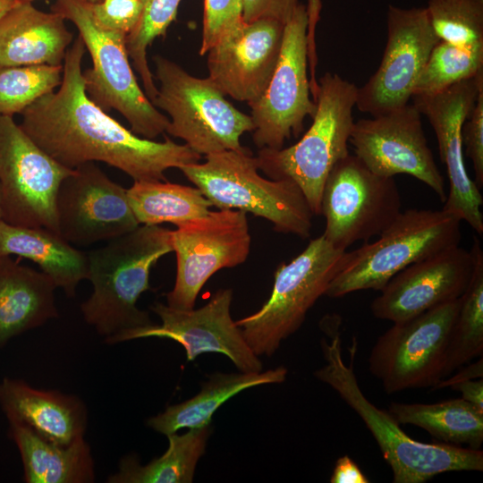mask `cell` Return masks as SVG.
<instances>
[{"instance_id": "cell-18", "label": "cell", "mask_w": 483, "mask_h": 483, "mask_svg": "<svg viewBox=\"0 0 483 483\" xmlns=\"http://www.w3.org/2000/svg\"><path fill=\"white\" fill-rule=\"evenodd\" d=\"M481 89L483 72L436 94L411 97L413 105L430 123L446 166L449 191L442 209L465 221L479 235L483 233V198L465 167L462 127Z\"/></svg>"}, {"instance_id": "cell-34", "label": "cell", "mask_w": 483, "mask_h": 483, "mask_svg": "<svg viewBox=\"0 0 483 483\" xmlns=\"http://www.w3.org/2000/svg\"><path fill=\"white\" fill-rule=\"evenodd\" d=\"M425 9L439 40L463 48L483 47V0H428Z\"/></svg>"}, {"instance_id": "cell-29", "label": "cell", "mask_w": 483, "mask_h": 483, "mask_svg": "<svg viewBox=\"0 0 483 483\" xmlns=\"http://www.w3.org/2000/svg\"><path fill=\"white\" fill-rule=\"evenodd\" d=\"M390 414L399 424L423 428L445 444L479 450L483 442V411L462 398L435 403L391 402Z\"/></svg>"}, {"instance_id": "cell-32", "label": "cell", "mask_w": 483, "mask_h": 483, "mask_svg": "<svg viewBox=\"0 0 483 483\" xmlns=\"http://www.w3.org/2000/svg\"><path fill=\"white\" fill-rule=\"evenodd\" d=\"M483 72V47L463 48L438 40L419 75L412 96L441 92Z\"/></svg>"}, {"instance_id": "cell-19", "label": "cell", "mask_w": 483, "mask_h": 483, "mask_svg": "<svg viewBox=\"0 0 483 483\" xmlns=\"http://www.w3.org/2000/svg\"><path fill=\"white\" fill-rule=\"evenodd\" d=\"M232 289H219L197 309H178L155 302L150 309L161 324L131 331L119 343L147 337L171 339L184 348L189 361L205 352H217L227 356L240 371L260 372L262 362L232 319Z\"/></svg>"}, {"instance_id": "cell-38", "label": "cell", "mask_w": 483, "mask_h": 483, "mask_svg": "<svg viewBox=\"0 0 483 483\" xmlns=\"http://www.w3.org/2000/svg\"><path fill=\"white\" fill-rule=\"evenodd\" d=\"M462 142L473 164L475 183L483 186V89L462 127Z\"/></svg>"}, {"instance_id": "cell-24", "label": "cell", "mask_w": 483, "mask_h": 483, "mask_svg": "<svg viewBox=\"0 0 483 483\" xmlns=\"http://www.w3.org/2000/svg\"><path fill=\"white\" fill-rule=\"evenodd\" d=\"M52 279L0 256V348L12 338L58 317Z\"/></svg>"}, {"instance_id": "cell-12", "label": "cell", "mask_w": 483, "mask_h": 483, "mask_svg": "<svg viewBox=\"0 0 483 483\" xmlns=\"http://www.w3.org/2000/svg\"><path fill=\"white\" fill-rule=\"evenodd\" d=\"M67 168L41 149L13 120L0 114L2 219L58 233L55 199Z\"/></svg>"}, {"instance_id": "cell-28", "label": "cell", "mask_w": 483, "mask_h": 483, "mask_svg": "<svg viewBox=\"0 0 483 483\" xmlns=\"http://www.w3.org/2000/svg\"><path fill=\"white\" fill-rule=\"evenodd\" d=\"M210 425L189 428L186 433L166 436L168 447L159 457L140 464L134 454L119 462L118 470L107 479L109 483H191L211 435Z\"/></svg>"}, {"instance_id": "cell-10", "label": "cell", "mask_w": 483, "mask_h": 483, "mask_svg": "<svg viewBox=\"0 0 483 483\" xmlns=\"http://www.w3.org/2000/svg\"><path fill=\"white\" fill-rule=\"evenodd\" d=\"M461 297L394 323L377 338L369 354V368L386 394L433 388L443 380Z\"/></svg>"}, {"instance_id": "cell-22", "label": "cell", "mask_w": 483, "mask_h": 483, "mask_svg": "<svg viewBox=\"0 0 483 483\" xmlns=\"http://www.w3.org/2000/svg\"><path fill=\"white\" fill-rule=\"evenodd\" d=\"M0 407L8 422L23 425L45 440L66 445L84 437L87 408L76 395L4 377L0 382Z\"/></svg>"}, {"instance_id": "cell-30", "label": "cell", "mask_w": 483, "mask_h": 483, "mask_svg": "<svg viewBox=\"0 0 483 483\" xmlns=\"http://www.w3.org/2000/svg\"><path fill=\"white\" fill-rule=\"evenodd\" d=\"M127 196L140 225L171 223L179 227L208 215L213 206L199 188L166 180L134 181Z\"/></svg>"}, {"instance_id": "cell-35", "label": "cell", "mask_w": 483, "mask_h": 483, "mask_svg": "<svg viewBox=\"0 0 483 483\" xmlns=\"http://www.w3.org/2000/svg\"><path fill=\"white\" fill-rule=\"evenodd\" d=\"M63 65L0 67V114H21L41 97L60 86Z\"/></svg>"}, {"instance_id": "cell-36", "label": "cell", "mask_w": 483, "mask_h": 483, "mask_svg": "<svg viewBox=\"0 0 483 483\" xmlns=\"http://www.w3.org/2000/svg\"><path fill=\"white\" fill-rule=\"evenodd\" d=\"M244 24L242 0H204L203 30L199 55Z\"/></svg>"}, {"instance_id": "cell-25", "label": "cell", "mask_w": 483, "mask_h": 483, "mask_svg": "<svg viewBox=\"0 0 483 483\" xmlns=\"http://www.w3.org/2000/svg\"><path fill=\"white\" fill-rule=\"evenodd\" d=\"M32 260L67 297L87 279V253L73 248L60 234L45 227L13 225L0 219V256Z\"/></svg>"}, {"instance_id": "cell-13", "label": "cell", "mask_w": 483, "mask_h": 483, "mask_svg": "<svg viewBox=\"0 0 483 483\" xmlns=\"http://www.w3.org/2000/svg\"><path fill=\"white\" fill-rule=\"evenodd\" d=\"M308 23L306 5L299 3L284 26L280 55L267 89L248 104L253 142L259 148H283L292 134L301 132L306 116L315 114L308 77Z\"/></svg>"}, {"instance_id": "cell-23", "label": "cell", "mask_w": 483, "mask_h": 483, "mask_svg": "<svg viewBox=\"0 0 483 483\" xmlns=\"http://www.w3.org/2000/svg\"><path fill=\"white\" fill-rule=\"evenodd\" d=\"M58 13L18 3L0 20V67L64 64L73 35Z\"/></svg>"}, {"instance_id": "cell-6", "label": "cell", "mask_w": 483, "mask_h": 483, "mask_svg": "<svg viewBox=\"0 0 483 483\" xmlns=\"http://www.w3.org/2000/svg\"><path fill=\"white\" fill-rule=\"evenodd\" d=\"M461 222L443 209L401 212L377 240L345 250L325 295L339 298L360 290L381 291L410 265L459 245Z\"/></svg>"}, {"instance_id": "cell-20", "label": "cell", "mask_w": 483, "mask_h": 483, "mask_svg": "<svg viewBox=\"0 0 483 483\" xmlns=\"http://www.w3.org/2000/svg\"><path fill=\"white\" fill-rule=\"evenodd\" d=\"M474 268L470 250L450 247L396 274L374 299V317L393 323L407 320L460 298Z\"/></svg>"}, {"instance_id": "cell-43", "label": "cell", "mask_w": 483, "mask_h": 483, "mask_svg": "<svg viewBox=\"0 0 483 483\" xmlns=\"http://www.w3.org/2000/svg\"><path fill=\"white\" fill-rule=\"evenodd\" d=\"M322 9L321 0H308L306 5L307 14H308V33L310 36L316 34V27L318 21L320 19V12Z\"/></svg>"}, {"instance_id": "cell-14", "label": "cell", "mask_w": 483, "mask_h": 483, "mask_svg": "<svg viewBox=\"0 0 483 483\" xmlns=\"http://www.w3.org/2000/svg\"><path fill=\"white\" fill-rule=\"evenodd\" d=\"M250 242L246 213L237 209L210 211L172 231L176 275L166 293L167 305L193 309L200 290L216 272L245 262Z\"/></svg>"}, {"instance_id": "cell-4", "label": "cell", "mask_w": 483, "mask_h": 483, "mask_svg": "<svg viewBox=\"0 0 483 483\" xmlns=\"http://www.w3.org/2000/svg\"><path fill=\"white\" fill-rule=\"evenodd\" d=\"M356 94L353 83L337 73H325L318 80L312 123L301 140L288 148H259L255 157L258 170L270 179L293 182L313 215L321 214L323 188L329 173L349 154Z\"/></svg>"}, {"instance_id": "cell-31", "label": "cell", "mask_w": 483, "mask_h": 483, "mask_svg": "<svg viewBox=\"0 0 483 483\" xmlns=\"http://www.w3.org/2000/svg\"><path fill=\"white\" fill-rule=\"evenodd\" d=\"M474 268L452 331L443 379L483 353V251L474 238Z\"/></svg>"}, {"instance_id": "cell-45", "label": "cell", "mask_w": 483, "mask_h": 483, "mask_svg": "<svg viewBox=\"0 0 483 483\" xmlns=\"http://www.w3.org/2000/svg\"><path fill=\"white\" fill-rule=\"evenodd\" d=\"M0 219H2V195H1V187H0Z\"/></svg>"}, {"instance_id": "cell-9", "label": "cell", "mask_w": 483, "mask_h": 483, "mask_svg": "<svg viewBox=\"0 0 483 483\" xmlns=\"http://www.w3.org/2000/svg\"><path fill=\"white\" fill-rule=\"evenodd\" d=\"M344 252L322 234L277 267L268 300L257 312L235 321L256 355H273L301 326L308 311L325 295Z\"/></svg>"}, {"instance_id": "cell-41", "label": "cell", "mask_w": 483, "mask_h": 483, "mask_svg": "<svg viewBox=\"0 0 483 483\" xmlns=\"http://www.w3.org/2000/svg\"><path fill=\"white\" fill-rule=\"evenodd\" d=\"M450 388L459 391L463 400L483 411V379H470L456 383Z\"/></svg>"}, {"instance_id": "cell-21", "label": "cell", "mask_w": 483, "mask_h": 483, "mask_svg": "<svg viewBox=\"0 0 483 483\" xmlns=\"http://www.w3.org/2000/svg\"><path fill=\"white\" fill-rule=\"evenodd\" d=\"M284 26L270 19L244 22L206 53L208 78L225 96L248 104L258 99L277 64Z\"/></svg>"}, {"instance_id": "cell-1", "label": "cell", "mask_w": 483, "mask_h": 483, "mask_svg": "<svg viewBox=\"0 0 483 483\" xmlns=\"http://www.w3.org/2000/svg\"><path fill=\"white\" fill-rule=\"evenodd\" d=\"M85 52L78 35L66 52L59 89L21 114V127L41 149L67 168L103 162L133 181H165L167 169L199 162L186 144L141 138L92 102L82 77Z\"/></svg>"}, {"instance_id": "cell-42", "label": "cell", "mask_w": 483, "mask_h": 483, "mask_svg": "<svg viewBox=\"0 0 483 483\" xmlns=\"http://www.w3.org/2000/svg\"><path fill=\"white\" fill-rule=\"evenodd\" d=\"M483 376V360L482 357L476 362L468 365L462 369L460 372L454 374L448 379H443L438 382L432 389H440L445 387H450L453 385L470 379L482 378Z\"/></svg>"}, {"instance_id": "cell-46", "label": "cell", "mask_w": 483, "mask_h": 483, "mask_svg": "<svg viewBox=\"0 0 483 483\" xmlns=\"http://www.w3.org/2000/svg\"><path fill=\"white\" fill-rule=\"evenodd\" d=\"M18 1L32 2L33 0H18ZM86 1H89V2H91V3H98V2H100L101 0H86Z\"/></svg>"}, {"instance_id": "cell-17", "label": "cell", "mask_w": 483, "mask_h": 483, "mask_svg": "<svg viewBox=\"0 0 483 483\" xmlns=\"http://www.w3.org/2000/svg\"><path fill=\"white\" fill-rule=\"evenodd\" d=\"M55 210L59 234L80 246L108 242L140 225L127 189L113 182L94 162L79 165L63 180Z\"/></svg>"}, {"instance_id": "cell-37", "label": "cell", "mask_w": 483, "mask_h": 483, "mask_svg": "<svg viewBox=\"0 0 483 483\" xmlns=\"http://www.w3.org/2000/svg\"><path fill=\"white\" fill-rule=\"evenodd\" d=\"M93 21L100 28L128 35L137 24L141 0H101L90 3Z\"/></svg>"}, {"instance_id": "cell-8", "label": "cell", "mask_w": 483, "mask_h": 483, "mask_svg": "<svg viewBox=\"0 0 483 483\" xmlns=\"http://www.w3.org/2000/svg\"><path fill=\"white\" fill-rule=\"evenodd\" d=\"M159 82L152 104L169 115L165 132L204 156L241 150V137L254 130L250 115L235 108L208 78H197L176 63L155 55Z\"/></svg>"}, {"instance_id": "cell-15", "label": "cell", "mask_w": 483, "mask_h": 483, "mask_svg": "<svg viewBox=\"0 0 483 483\" xmlns=\"http://www.w3.org/2000/svg\"><path fill=\"white\" fill-rule=\"evenodd\" d=\"M387 39L377 70L357 88L355 106L371 116L407 104L434 46L438 42L425 7L388 5Z\"/></svg>"}, {"instance_id": "cell-3", "label": "cell", "mask_w": 483, "mask_h": 483, "mask_svg": "<svg viewBox=\"0 0 483 483\" xmlns=\"http://www.w3.org/2000/svg\"><path fill=\"white\" fill-rule=\"evenodd\" d=\"M326 332L331 336L329 341L322 338L320 343L326 365L314 376L336 391L363 420L392 470L394 483H424L445 472L483 470L480 449L421 443L408 436L388 411L376 407L362 393L353 370L356 343L346 364L338 325L335 330Z\"/></svg>"}, {"instance_id": "cell-27", "label": "cell", "mask_w": 483, "mask_h": 483, "mask_svg": "<svg viewBox=\"0 0 483 483\" xmlns=\"http://www.w3.org/2000/svg\"><path fill=\"white\" fill-rule=\"evenodd\" d=\"M9 436L19 449L25 482H94V461L84 437L70 445H59L43 439L23 425L11 422Z\"/></svg>"}, {"instance_id": "cell-2", "label": "cell", "mask_w": 483, "mask_h": 483, "mask_svg": "<svg viewBox=\"0 0 483 483\" xmlns=\"http://www.w3.org/2000/svg\"><path fill=\"white\" fill-rule=\"evenodd\" d=\"M172 251L171 230L140 225L87 253V279L93 292L80 309L106 343H118L125 334L154 324L137 301L150 289L151 268Z\"/></svg>"}, {"instance_id": "cell-16", "label": "cell", "mask_w": 483, "mask_h": 483, "mask_svg": "<svg viewBox=\"0 0 483 483\" xmlns=\"http://www.w3.org/2000/svg\"><path fill=\"white\" fill-rule=\"evenodd\" d=\"M349 142L354 155L374 174H405L445 200L444 178L424 133L421 114L413 104L354 122Z\"/></svg>"}, {"instance_id": "cell-33", "label": "cell", "mask_w": 483, "mask_h": 483, "mask_svg": "<svg viewBox=\"0 0 483 483\" xmlns=\"http://www.w3.org/2000/svg\"><path fill=\"white\" fill-rule=\"evenodd\" d=\"M181 0H141L140 17L126 36V49L134 69L140 74L148 99L153 102L157 95V87L151 72L147 51L153 41L165 36L168 27L176 19Z\"/></svg>"}, {"instance_id": "cell-7", "label": "cell", "mask_w": 483, "mask_h": 483, "mask_svg": "<svg viewBox=\"0 0 483 483\" xmlns=\"http://www.w3.org/2000/svg\"><path fill=\"white\" fill-rule=\"evenodd\" d=\"M90 3L56 0L51 6L52 12L75 25L91 57L92 67L82 72L86 94L105 112L120 113L134 134L154 140L165 132L169 119L140 89L129 61L127 35L97 25Z\"/></svg>"}, {"instance_id": "cell-11", "label": "cell", "mask_w": 483, "mask_h": 483, "mask_svg": "<svg viewBox=\"0 0 483 483\" xmlns=\"http://www.w3.org/2000/svg\"><path fill=\"white\" fill-rule=\"evenodd\" d=\"M394 177L372 173L355 155L339 160L329 173L321 198L326 219L324 237L346 250L358 241L369 242L402 212Z\"/></svg>"}, {"instance_id": "cell-26", "label": "cell", "mask_w": 483, "mask_h": 483, "mask_svg": "<svg viewBox=\"0 0 483 483\" xmlns=\"http://www.w3.org/2000/svg\"><path fill=\"white\" fill-rule=\"evenodd\" d=\"M288 370L278 367L260 372L223 373L208 376L200 391L182 402L168 406L163 412L149 418L147 424L153 430L168 436L181 428L210 425L214 413L226 401L254 386L285 381Z\"/></svg>"}, {"instance_id": "cell-39", "label": "cell", "mask_w": 483, "mask_h": 483, "mask_svg": "<svg viewBox=\"0 0 483 483\" xmlns=\"http://www.w3.org/2000/svg\"><path fill=\"white\" fill-rule=\"evenodd\" d=\"M242 19L248 23L259 19H270L286 24L298 0H242Z\"/></svg>"}, {"instance_id": "cell-5", "label": "cell", "mask_w": 483, "mask_h": 483, "mask_svg": "<svg viewBox=\"0 0 483 483\" xmlns=\"http://www.w3.org/2000/svg\"><path fill=\"white\" fill-rule=\"evenodd\" d=\"M204 163L180 170L219 209H237L260 216L276 232L308 238L314 216L302 191L292 181L258 174L247 148L205 156Z\"/></svg>"}, {"instance_id": "cell-40", "label": "cell", "mask_w": 483, "mask_h": 483, "mask_svg": "<svg viewBox=\"0 0 483 483\" xmlns=\"http://www.w3.org/2000/svg\"><path fill=\"white\" fill-rule=\"evenodd\" d=\"M331 483H369V479L348 455L340 457L330 477Z\"/></svg>"}, {"instance_id": "cell-44", "label": "cell", "mask_w": 483, "mask_h": 483, "mask_svg": "<svg viewBox=\"0 0 483 483\" xmlns=\"http://www.w3.org/2000/svg\"><path fill=\"white\" fill-rule=\"evenodd\" d=\"M18 0H0V20L3 18L16 4Z\"/></svg>"}]
</instances>
